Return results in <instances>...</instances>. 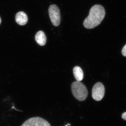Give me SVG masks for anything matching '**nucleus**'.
I'll return each instance as SVG.
<instances>
[{"mask_svg":"<svg viewBox=\"0 0 126 126\" xmlns=\"http://www.w3.org/2000/svg\"><path fill=\"white\" fill-rule=\"evenodd\" d=\"M106 12L102 6L96 5L90 9L89 16L84 20L83 25L87 29H92L100 24L105 17Z\"/></svg>","mask_w":126,"mask_h":126,"instance_id":"nucleus-1","label":"nucleus"},{"mask_svg":"<svg viewBox=\"0 0 126 126\" xmlns=\"http://www.w3.org/2000/svg\"><path fill=\"white\" fill-rule=\"evenodd\" d=\"M72 93L75 98L79 101H84L87 97V89L84 84L79 81H75L72 83Z\"/></svg>","mask_w":126,"mask_h":126,"instance_id":"nucleus-2","label":"nucleus"},{"mask_svg":"<svg viewBox=\"0 0 126 126\" xmlns=\"http://www.w3.org/2000/svg\"><path fill=\"white\" fill-rule=\"evenodd\" d=\"M48 11L50 18L53 25L55 26H59L60 24L61 16L58 7L56 5H51L49 8Z\"/></svg>","mask_w":126,"mask_h":126,"instance_id":"nucleus-3","label":"nucleus"},{"mask_svg":"<svg viewBox=\"0 0 126 126\" xmlns=\"http://www.w3.org/2000/svg\"><path fill=\"white\" fill-rule=\"evenodd\" d=\"M104 93L105 88L101 83H97L94 84L92 91V96L94 100L101 101L104 96Z\"/></svg>","mask_w":126,"mask_h":126,"instance_id":"nucleus-4","label":"nucleus"},{"mask_svg":"<svg viewBox=\"0 0 126 126\" xmlns=\"http://www.w3.org/2000/svg\"><path fill=\"white\" fill-rule=\"evenodd\" d=\"M21 126H51L49 123L40 117H32L28 119Z\"/></svg>","mask_w":126,"mask_h":126,"instance_id":"nucleus-5","label":"nucleus"},{"mask_svg":"<svg viewBox=\"0 0 126 126\" xmlns=\"http://www.w3.org/2000/svg\"><path fill=\"white\" fill-rule=\"evenodd\" d=\"M15 20L18 24L21 26L24 25L27 23L28 17L27 15L24 12H19L16 15Z\"/></svg>","mask_w":126,"mask_h":126,"instance_id":"nucleus-6","label":"nucleus"},{"mask_svg":"<svg viewBox=\"0 0 126 126\" xmlns=\"http://www.w3.org/2000/svg\"><path fill=\"white\" fill-rule=\"evenodd\" d=\"M35 39L37 44L40 46H44L46 44L47 38L45 34L43 31L38 32L35 34Z\"/></svg>","mask_w":126,"mask_h":126,"instance_id":"nucleus-7","label":"nucleus"},{"mask_svg":"<svg viewBox=\"0 0 126 126\" xmlns=\"http://www.w3.org/2000/svg\"><path fill=\"white\" fill-rule=\"evenodd\" d=\"M73 73L75 78L78 81H81L83 79V72L80 67L76 66L73 69Z\"/></svg>","mask_w":126,"mask_h":126,"instance_id":"nucleus-8","label":"nucleus"},{"mask_svg":"<svg viewBox=\"0 0 126 126\" xmlns=\"http://www.w3.org/2000/svg\"><path fill=\"white\" fill-rule=\"evenodd\" d=\"M122 53L123 56L126 57V44L123 47V48L122 50Z\"/></svg>","mask_w":126,"mask_h":126,"instance_id":"nucleus-9","label":"nucleus"},{"mask_svg":"<svg viewBox=\"0 0 126 126\" xmlns=\"http://www.w3.org/2000/svg\"><path fill=\"white\" fill-rule=\"evenodd\" d=\"M122 118L124 120H126V112L124 113L122 115Z\"/></svg>","mask_w":126,"mask_h":126,"instance_id":"nucleus-10","label":"nucleus"},{"mask_svg":"<svg viewBox=\"0 0 126 126\" xmlns=\"http://www.w3.org/2000/svg\"><path fill=\"white\" fill-rule=\"evenodd\" d=\"M1 19L0 17V24L1 23Z\"/></svg>","mask_w":126,"mask_h":126,"instance_id":"nucleus-11","label":"nucleus"}]
</instances>
